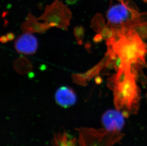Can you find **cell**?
I'll use <instances>...</instances> for the list:
<instances>
[{"label":"cell","instance_id":"cell-1","mask_svg":"<svg viewBox=\"0 0 147 146\" xmlns=\"http://www.w3.org/2000/svg\"><path fill=\"white\" fill-rule=\"evenodd\" d=\"M117 71L109 79L108 86L114 91L115 107L128 118L139 111L140 92L136 84L137 76L131 66H121Z\"/></svg>","mask_w":147,"mask_h":146},{"label":"cell","instance_id":"cell-2","mask_svg":"<svg viewBox=\"0 0 147 146\" xmlns=\"http://www.w3.org/2000/svg\"><path fill=\"white\" fill-rule=\"evenodd\" d=\"M108 48H112L121 58V66H131L145 65L147 47L133 29L127 31L113 30V35L107 40Z\"/></svg>","mask_w":147,"mask_h":146},{"label":"cell","instance_id":"cell-3","mask_svg":"<svg viewBox=\"0 0 147 146\" xmlns=\"http://www.w3.org/2000/svg\"><path fill=\"white\" fill-rule=\"evenodd\" d=\"M118 3L108 10L107 18L109 27L113 29L128 30L133 29L141 21L142 14L129 0H118Z\"/></svg>","mask_w":147,"mask_h":146},{"label":"cell","instance_id":"cell-4","mask_svg":"<svg viewBox=\"0 0 147 146\" xmlns=\"http://www.w3.org/2000/svg\"><path fill=\"white\" fill-rule=\"evenodd\" d=\"M77 131L80 146H113L123 137L121 132H109L104 128H81Z\"/></svg>","mask_w":147,"mask_h":146},{"label":"cell","instance_id":"cell-5","mask_svg":"<svg viewBox=\"0 0 147 146\" xmlns=\"http://www.w3.org/2000/svg\"><path fill=\"white\" fill-rule=\"evenodd\" d=\"M71 18V13L67 6L60 0H54L51 4L46 6L45 11L38 19L57 27L67 29Z\"/></svg>","mask_w":147,"mask_h":146},{"label":"cell","instance_id":"cell-6","mask_svg":"<svg viewBox=\"0 0 147 146\" xmlns=\"http://www.w3.org/2000/svg\"><path fill=\"white\" fill-rule=\"evenodd\" d=\"M125 117L122 112L109 110L104 113L101 118L103 128L111 132H121L125 124Z\"/></svg>","mask_w":147,"mask_h":146},{"label":"cell","instance_id":"cell-7","mask_svg":"<svg viewBox=\"0 0 147 146\" xmlns=\"http://www.w3.org/2000/svg\"><path fill=\"white\" fill-rule=\"evenodd\" d=\"M15 47L17 51L21 53L33 54L37 50V40L35 37L28 32L21 35L17 39Z\"/></svg>","mask_w":147,"mask_h":146},{"label":"cell","instance_id":"cell-8","mask_svg":"<svg viewBox=\"0 0 147 146\" xmlns=\"http://www.w3.org/2000/svg\"><path fill=\"white\" fill-rule=\"evenodd\" d=\"M55 100L59 105L64 108L69 107L76 102V95L74 90L66 86L60 87L55 95Z\"/></svg>","mask_w":147,"mask_h":146},{"label":"cell","instance_id":"cell-9","mask_svg":"<svg viewBox=\"0 0 147 146\" xmlns=\"http://www.w3.org/2000/svg\"><path fill=\"white\" fill-rule=\"evenodd\" d=\"M37 19L32 14L29 13L27 18L26 21L22 24V29L27 30L29 32H41L47 29L50 27H53V25L47 22L42 24L38 22Z\"/></svg>","mask_w":147,"mask_h":146},{"label":"cell","instance_id":"cell-10","mask_svg":"<svg viewBox=\"0 0 147 146\" xmlns=\"http://www.w3.org/2000/svg\"><path fill=\"white\" fill-rule=\"evenodd\" d=\"M92 23L93 28L100 34L103 29L107 27L105 25L102 15L100 14H98L94 17L92 21Z\"/></svg>","mask_w":147,"mask_h":146},{"label":"cell","instance_id":"cell-11","mask_svg":"<svg viewBox=\"0 0 147 146\" xmlns=\"http://www.w3.org/2000/svg\"><path fill=\"white\" fill-rule=\"evenodd\" d=\"M84 28L83 27H76L74 29V34L77 40H78L79 42H80L81 44L84 36Z\"/></svg>","mask_w":147,"mask_h":146},{"label":"cell","instance_id":"cell-12","mask_svg":"<svg viewBox=\"0 0 147 146\" xmlns=\"http://www.w3.org/2000/svg\"><path fill=\"white\" fill-rule=\"evenodd\" d=\"M7 37L8 40H13L14 38V35L11 33H9L8 34H7Z\"/></svg>","mask_w":147,"mask_h":146},{"label":"cell","instance_id":"cell-13","mask_svg":"<svg viewBox=\"0 0 147 146\" xmlns=\"http://www.w3.org/2000/svg\"><path fill=\"white\" fill-rule=\"evenodd\" d=\"M66 1L69 4H74L76 2L77 0H66Z\"/></svg>","mask_w":147,"mask_h":146}]
</instances>
